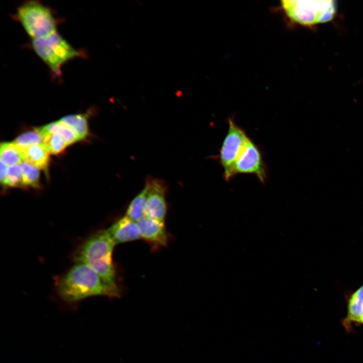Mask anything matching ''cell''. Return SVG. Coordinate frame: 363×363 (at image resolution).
Instances as JSON below:
<instances>
[{
    "instance_id": "obj_1",
    "label": "cell",
    "mask_w": 363,
    "mask_h": 363,
    "mask_svg": "<svg viewBox=\"0 0 363 363\" xmlns=\"http://www.w3.org/2000/svg\"><path fill=\"white\" fill-rule=\"evenodd\" d=\"M115 245L106 230H99L78 245L72 259L76 263L85 264L93 269L109 288L120 296L112 259Z\"/></svg>"
},
{
    "instance_id": "obj_2",
    "label": "cell",
    "mask_w": 363,
    "mask_h": 363,
    "mask_svg": "<svg viewBox=\"0 0 363 363\" xmlns=\"http://www.w3.org/2000/svg\"><path fill=\"white\" fill-rule=\"evenodd\" d=\"M55 279L57 293L68 303L93 296H120L103 282L97 272L84 264L76 263Z\"/></svg>"
},
{
    "instance_id": "obj_3",
    "label": "cell",
    "mask_w": 363,
    "mask_h": 363,
    "mask_svg": "<svg viewBox=\"0 0 363 363\" xmlns=\"http://www.w3.org/2000/svg\"><path fill=\"white\" fill-rule=\"evenodd\" d=\"M31 45L36 54L56 76L60 75L65 64L84 56L83 52L73 47L57 31L32 39Z\"/></svg>"
},
{
    "instance_id": "obj_4",
    "label": "cell",
    "mask_w": 363,
    "mask_h": 363,
    "mask_svg": "<svg viewBox=\"0 0 363 363\" xmlns=\"http://www.w3.org/2000/svg\"><path fill=\"white\" fill-rule=\"evenodd\" d=\"M15 17L32 39L57 31L58 20L52 10L39 1L25 2L17 8Z\"/></svg>"
},
{
    "instance_id": "obj_5",
    "label": "cell",
    "mask_w": 363,
    "mask_h": 363,
    "mask_svg": "<svg viewBox=\"0 0 363 363\" xmlns=\"http://www.w3.org/2000/svg\"><path fill=\"white\" fill-rule=\"evenodd\" d=\"M280 5L291 21L307 26L331 20L336 11L335 2L332 0H283Z\"/></svg>"
},
{
    "instance_id": "obj_6",
    "label": "cell",
    "mask_w": 363,
    "mask_h": 363,
    "mask_svg": "<svg viewBox=\"0 0 363 363\" xmlns=\"http://www.w3.org/2000/svg\"><path fill=\"white\" fill-rule=\"evenodd\" d=\"M227 123V132L217 158L223 169V178L229 181L233 177L235 163L250 138L245 130L238 126L233 118H228Z\"/></svg>"
},
{
    "instance_id": "obj_7",
    "label": "cell",
    "mask_w": 363,
    "mask_h": 363,
    "mask_svg": "<svg viewBox=\"0 0 363 363\" xmlns=\"http://www.w3.org/2000/svg\"><path fill=\"white\" fill-rule=\"evenodd\" d=\"M266 167L258 146L250 139L236 161L233 177L239 174L255 175L261 183L267 178Z\"/></svg>"
},
{
    "instance_id": "obj_8",
    "label": "cell",
    "mask_w": 363,
    "mask_h": 363,
    "mask_svg": "<svg viewBox=\"0 0 363 363\" xmlns=\"http://www.w3.org/2000/svg\"><path fill=\"white\" fill-rule=\"evenodd\" d=\"M145 186L148 189V195L145 216L164 221L167 212L164 183L160 179L149 177L146 180Z\"/></svg>"
},
{
    "instance_id": "obj_9",
    "label": "cell",
    "mask_w": 363,
    "mask_h": 363,
    "mask_svg": "<svg viewBox=\"0 0 363 363\" xmlns=\"http://www.w3.org/2000/svg\"><path fill=\"white\" fill-rule=\"evenodd\" d=\"M344 296L346 315L341 323L345 331L350 333L354 331V326L363 325V284L354 290L346 291Z\"/></svg>"
},
{
    "instance_id": "obj_10",
    "label": "cell",
    "mask_w": 363,
    "mask_h": 363,
    "mask_svg": "<svg viewBox=\"0 0 363 363\" xmlns=\"http://www.w3.org/2000/svg\"><path fill=\"white\" fill-rule=\"evenodd\" d=\"M137 223L140 229L141 238L153 248L158 249L166 246L168 237L164 221L144 216Z\"/></svg>"
},
{
    "instance_id": "obj_11",
    "label": "cell",
    "mask_w": 363,
    "mask_h": 363,
    "mask_svg": "<svg viewBox=\"0 0 363 363\" xmlns=\"http://www.w3.org/2000/svg\"><path fill=\"white\" fill-rule=\"evenodd\" d=\"M106 230L115 245L141 238L137 222L126 215L114 222Z\"/></svg>"
},
{
    "instance_id": "obj_12",
    "label": "cell",
    "mask_w": 363,
    "mask_h": 363,
    "mask_svg": "<svg viewBox=\"0 0 363 363\" xmlns=\"http://www.w3.org/2000/svg\"><path fill=\"white\" fill-rule=\"evenodd\" d=\"M24 160L39 169L46 171L49 163V152L43 144L32 145L23 152Z\"/></svg>"
},
{
    "instance_id": "obj_13",
    "label": "cell",
    "mask_w": 363,
    "mask_h": 363,
    "mask_svg": "<svg viewBox=\"0 0 363 363\" xmlns=\"http://www.w3.org/2000/svg\"><path fill=\"white\" fill-rule=\"evenodd\" d=\"M37 129L42 137L51 133L59 134L64 139L68 145L79 141L78 137L73 130L60 120L51 122Z\"/></svg>"
},
{
    "instance_id": "obj_14",
    "label": "cell",
    "mask_w": 363,
    "mask_h": 363,
    "mask_svg": "<svg viewBox=\"0 0 363 363\" xmlns=\"http://www.w3.org/2000/svg\"><path fill=\"white\" fill-rule=\"evenodd\" d=\"M148 189L145 185L143 189L132 200L126 212V216L135 221L145 216L147 200Z\"/></svg>"
},
{
    "instance_id": "obj_15",
    "label": "cell",
    "mask_w": 363,
    "mask_h": 363,
    "mask_svg": "<svg viewBox=\"0 0 363 363\" xmlns=\"http://www.w3.org/2000/svg\"><path fill=\"white\" fill-rule=\"evenodd\" d=\"M1 160L9 166L21 164L24 160L23 151L13 142H2L0 147Z\"/></svg>"
},
{
    "instance_id": "obj_16",
    "label": "cell",
    "mask_w": 363,
    "mask_h": 363,
    "mask_svg": "<svg viewBox=\"0 0 363 363\" xmlns=\"http://www.w3.org/2000/svg\"><path fill=\"white\" fill-rule=\"evenodd\" d=\"M60 122L71 127L75 132L79 140L84 139L88 134L87 117L85 114H72L63 117Z\"/></svg>"
},
{
    "instance_id": "obj_17",
    "label": "cell",
    "mask_w": 363,
    "mask_h": 363,
    "mask_svg": "<svg viewBox=\"0 0 363 363\" xmlns=\"http://www.w3.org/2000/svg\"><path fill=\"white\" fill-rule=\"evenodd\" d=\"M14 143L23 152L26 148L35 145L43 143V139L37 129L29 131L18 136Z\"/></svg>"
},
{
    "instance_id": "obj_18",
    "label": "cell",
    "mask_w": 363,
    "mask_h": 363,
    "mask_svg": "<svg viewBox=\"0 0 363 363\" xmlns=\"http://www.w3.org/2000/svg\"><path fill=\"white\" fill-rule=\"evenodd\" d=\"M21 166L22 170L23 186L39 187L40 185L39 169L25 161L21 164Z\"/></svg>"
},
{
    "instance_id": "obj_19",
    "label": "cell",
    "mask_w": 363,
    "mask_h": 363,
    "mask_svg": "<svg viewBox=\"0 0 363 363\" xmlns=\"http://www.w3.org/2000/svg\"><path fill=\"white\" fill-rule=\"evenodd\" d=\"M43 139V144L51 154L60 153L68 146L62 136L57 133L46 134Z\"/></svg>"
},
{
    "instance_id": "obj_20",
    "label": "cell",
    "mask_w": 363,
    "mask_h": 363,
    "mask_svg": "<svg viewBox=\"0 0 363 363\" xmlns=\"http://www.w3.org/2000/svg\"><path fill=\"white\" fill-rule=\"evenodd\" d=\"M3 185L5 186L11 187L23 186L22 170L21 164L9 166Z\"/></svg>"
},
{
    "instance_id": "obj_21",
    "label": "cell",
    "mask_w": 363,
    "mask_h": 363,
    "mask_svg": "<svg viewBox=\"0 0 363 363\" xmlns=\"http://www.w3.org/2000/svg\"><path fill=\"white\" fill-rule=\"evenodd\" d=\"M1 174H0V179H1V182L2 184H4L5 180L6 178L9 167V166L7 165L5 162L1 160Z\"/></svg>"
}]
</instances>
